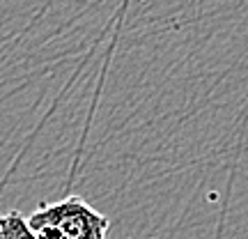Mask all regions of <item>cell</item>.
Masks as SVG:
<instances>
[{
	"instance_id": "cell-1",
	"label": "cell",
	"mask_w": 248,
	"mask_h": 239,
	"mask_svg": "<svg viewBox=\"0 0 248 239\" xmlns=\"http://www.w3.org/2000/svg\"><path fill=\"white\" fill-rule=\"evenodd\" d=\"M26 221L37 239H106L110 228V219L94 209L83 195L42 203Z\"/></svg>"
},
{
	"instance_id": "cell-2",
	"label": "cell",
	"mask_w": 248,
	"mask_h": 239,
	"mask_svg": "<svg viewBox=\"0 0 248 239\" xmlns=\"http://www.w3.org/2000/svg\"><path fill=\"white\" fill-rule=\"evenodd\" d=\"M0 239H37L18 209L0 212Z\"/></svg>"
}]
</instances>
